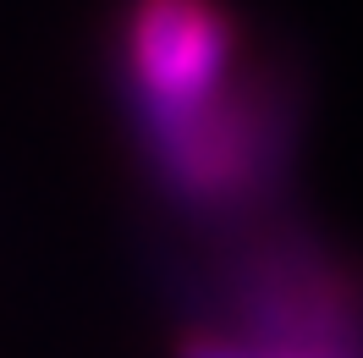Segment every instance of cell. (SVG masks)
Listing matches in <instances>:
<instances>
[{"label": "cell", "mask_w": 363, "mask_h": 358, "mask_svg": "<svg viewBox=\"0 0 363 358\" xmlns=\"http://www.w3.org/2000/svg\"><path fill=\"white\" fill-rule=\"evenodd\" d=\"M259 67L248 23L231 0H121L111 77L127 133L165 127L220 105Z\"/></svg>", "instance_id": "obj_1"}, {"label": "cell", "mask_w": 363, "mask_h": 358, "mask_svg": "<svg viewBox=\"0 0 363 358\" xmlns=\"http://www.w3.org/2000/svg\"><path fill=\"white\" fill-rule=\"evenodd\" d=\"M177 358H330V353L264 347V342H248V336H237V331H209V325H193V331H182Z\"/></svg>", "instance_id": "obj_2"}]
</instances>
